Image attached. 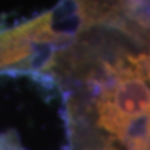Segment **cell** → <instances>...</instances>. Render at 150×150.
Masks as SVG:
<instances>
[{"label":"cell","instance_id":"obj_1","mask_svg":"<svg viewBox=\"0 0 150 150\" xmlns=\"http://www.w3.org/2000/svg\"><path fill=\"white\" fill-rule=\"evenodd\" d=\"M0 150H27L22 146L16 131H7L0 134Z\"/></svg>","mask_w":150,"mask_h":150},{"label":"cell","instance_id":"obj_2","mask_svg":"<svg viewBox=\"0 0 150 150\" xmlns=\"http://www.w3.org/2000/svg\"><path fill=\"white\" fill-rule=\"evenodd\" d=\"M138 150H150V117H149V121H147L145 136H143V139H142V142H140L139 149Z\"/></svg>","mask_w":150,"mask_h":150}]
</instances>
